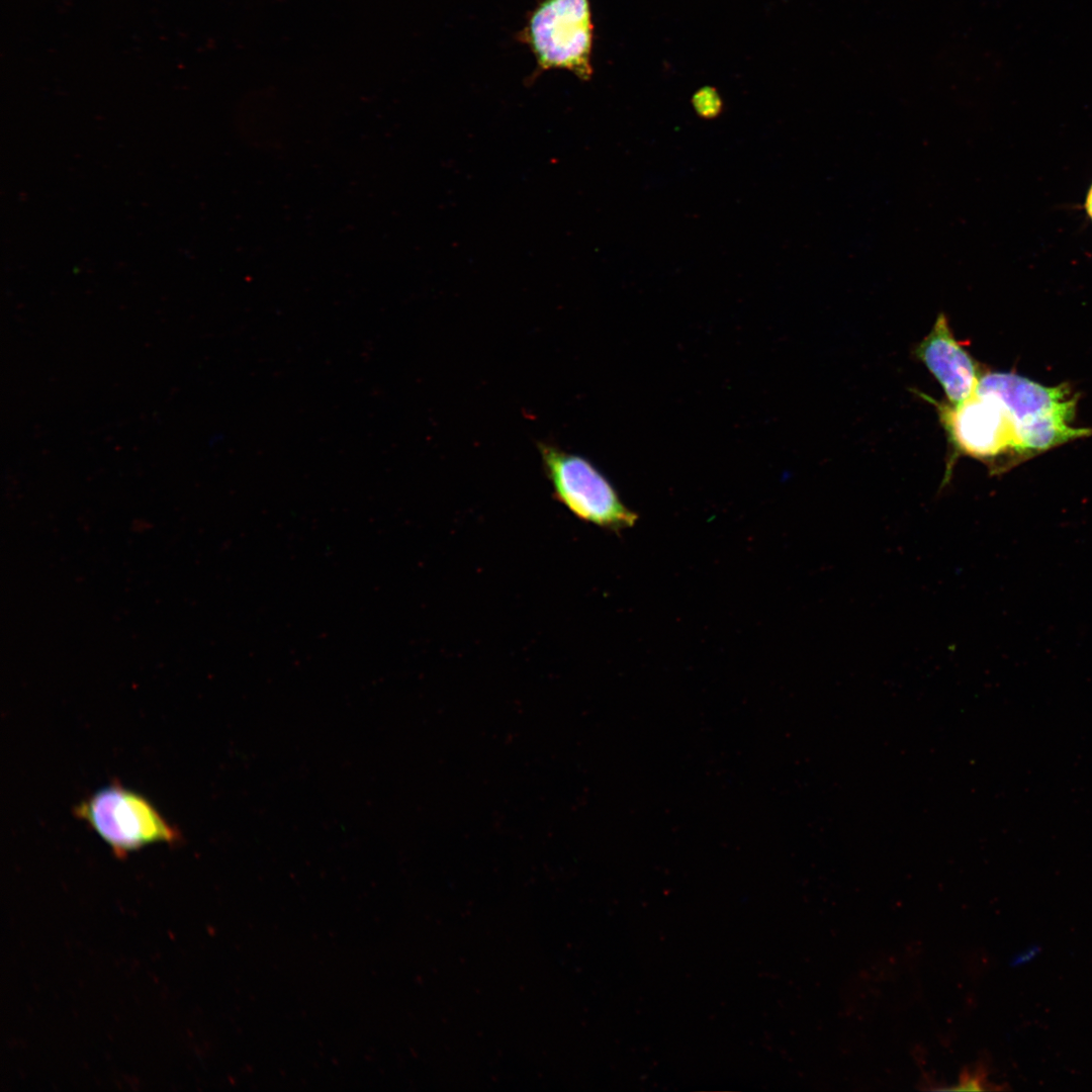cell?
Masks as SVG:
<instances>
[{
	"label": "cell",
	"mask_w": 1092,
	"mask_h": 1092,
	"mask_svg": "<svg viewBox=\"0 0 1092 1092\" xmlns=\"http://www.w3.org/2000/svg\"><path fill=\"white\" fill-rule=\"evenodd\" d=\"M518 39L535 57V75L566 70L580 81L594 74V23L589 0H542L531 12Z\"/></svg>",
	"instance_id": "obj_2"
},
{
	"label": "cell",
	"mask_w": 1092,
	"mask_h": 1092,
	"mask_svg": "<svg viewBox=\"0 0 1092 1092\" xmlns=\"http://www.w3.org/2000/svg\"><path fill=\"white\" fill-rule=\"evenodd\" d=\"M538 449L554 497L574 517L617 533L635 525L638 515L589 460L543 442Z\"/></svg>",
	"instance_id": "obj_3"
},
{
	"label": "cell",
	"mask_w": 1092,
	"mask_h": 1092,
	"mask_svg": "<svg viewBox=\"0 0 1092 1092\" xmlns=\"http://www.w3.org/2000/svg\"><path fill=\"white\" fill-rule=\"evenodd\" d=\"M914 355L939 382L948 403L959 404L974 394L982 376L978 364L954 338L943 313L915 346Z\"/></svg>",
	"instance_id": "obj_6"
},
{
	"label": "cell",
	"mask_w": 1092,
	"mask_h": 1092,
	"mask_svg": "<svg viewBox=\"0 0 1092 1092\" xmlns=\"http://www.w3.org/2000/svg\"><path fill=\"white\" fill-rule=\"evenodd\" d=\"M921 395L936 407L952 448L947 472L953 461L963 455L985 462L994 473L1020 459L1009 419L993 397L975 391L965 401L951 404Z\"/></svg>",
	"instance_id": "obj_4"
},
{
	"label": "cell",
	"mask_w": 1092,
	"mask_h": 1092,
	"mask_svg": "<svg viewBox=\"0 0 1092 1092\" xmlns=\"http://www.w3.org/2000/svg\"><path fill=\"white\" fill-rule=\"evenodd\" d=\"M1085 207H1086V210H1087L1088 214L1092 218V185H1091V187H1090V189L1088 191L1087 197H1086Z\"/></svg>",
	"instance_id": "obj_9"
},
{
	"label": "cell",
	"mask_w": 1092,
	"mask_h": 1092,
	"mask_svg": "<svg viewBox=\"0 0 1092 1092\" xmlns=\"http://www.w3.org/2000/svg\"><path fill=\"white\" fill-rule=\"evenodd\" d=\"M692 105L696 113L704 119L718 117L724 108L723 100L715 87L705 86L692 97Z\"/></svg>",
	"instance_id": "obj_7"
},
{
	"label": "cell",
	"mask_w": 1092,
	"mask_h": 1092,
	"mask_svg": "<svg viewBox=\"0 0 1092 1092\" xmlns=\"http://www.w3.org/2000/svg\"><path fill=\"white\" fill-rule=\"evenodd\" d=\"M75 814L116 855L155 842H177L180 834L143 796L119 784L106 786L75 807Z\"/></svg>",
	"instance_id": "obj_5"
},
{
	"label": "cell",
	"mask_w": 1092,
	"mask_h": 1092,
	"mask_svg": "<svg viewBox=\"0 0 1092 1092\" xmlns=\"http://www.w3.org/2000/svg\"><path fill=\"white\" fill-rule=\"evenodd\" d=\"M1034 953H1035V949H1032V950H1030V952H1025V953H1023V954H1020V956H1019V957H1018V958H1017V959H1016V960L1014 961V963H1017V964H1019V963H1023V962H1025L1026 960H1028V959H1029V957H1033V956H1034Z\"/></svg>",
	"instance_id": "obj_10"
},
{
	"label": "cell",
	"mask_w": 1092,
	"mask_h": 1092,
	"mask_svg": "<svg viewBox=\"0 0 1092 1092\" xmlns=\"http://www.w3.org/2000/svg\"><path fill=\"white\" fill-rule=\"evenodd\" d=\"M977 392L993 397L1014 432L1019 457H1027L1091 434L1071 425L1077 398L1067 387H1046L1008 372L980 377Z\"/></svg>",
	"instance_id": "obj_1"
},
{
	"label": "cell",
	"mask_w": 1092,
	"mask_h": 1092,
	"mask_svg": "<svg viewBox=\"0 0 1092 1092\" xmlns=\"http://www.w3.org/2000/svg\"><path fill=\"white\" fill-rule=\"evenodd\" d=\"M996 1087L988 1082L987 1068L981 1064L974 1068H966L963 1070L958 1085L947 1087L946 1090H971V1091H985L993 1090Z\"/></svg>",
	"instance_id": "obj_8"
}]
</instances>
